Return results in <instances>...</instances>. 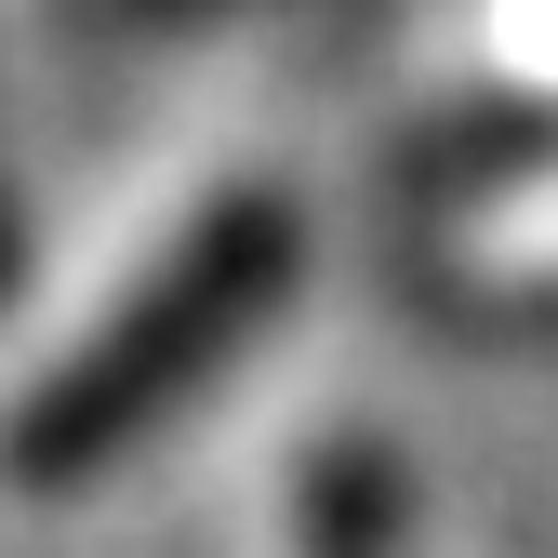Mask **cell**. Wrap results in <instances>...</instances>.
<instances>
[{
	"label": "cell",
	"instance_id": "6da1fadb",
	"mask_svg": "<svg viewBox=\"0 0 558 558\" xmlns=\"http://www.w3.org/2000/svg\"><path fill=\"white\" fill-rule=\"evenodd\" d=\"M293 253H306V227H293V199H279V186L214 199V214H199V227H186L147 279H133L94 332H81V360H66L53 386L14 399L0 465H14L27 493H66V478L120 465L160 412H186V399L266 332V306L293 293Z\"/></svg>",
	"mask_w": 558,
	"mask_h": 558
},
{
	"label": "cell",
	"instance_id": "7a4b0ae2",
	"mask_svg": "<svg viewBox=\"0 0 558 558\" xmlns=\"http://www.w3.org/2000/svg\"><path fill=\"white\" fill-rule=\"evenodd\" d=\"M293 558H412V493H399V465L373 439H332L306 465V532Z\"/></svg>",
	"mask_w": 558,
	"mask_h": 558
},
{
	"label": "cell",
	"instance_id": "3957f363",
	"mask_svg": "<svg viewBox=\"0 0 558 558\" xmlns=\"http://www.w3.org/2000/svg\"><path fill=\"white\" fill-rule=\"evenodd\" d=\"M199 14H227V0H66V27L81 40H173Z\"/></svg>",
	"mask_w": 558,
	"mask_h": 558
},
{
	"label": "cell",
	"instance_id": "277c9868",
	"mask_svg": "<svg viewBox=\"0 0 558 558\" xmlns=\"http://www.w3.org/2000/svg\"><path fill=\"white\" fill-rule=\"evenodd\" d=\"M0 266H14V199H0Z\"/></svg>",
	"mask_w": 558,
	"mask_h": 558
}]
</instances>
